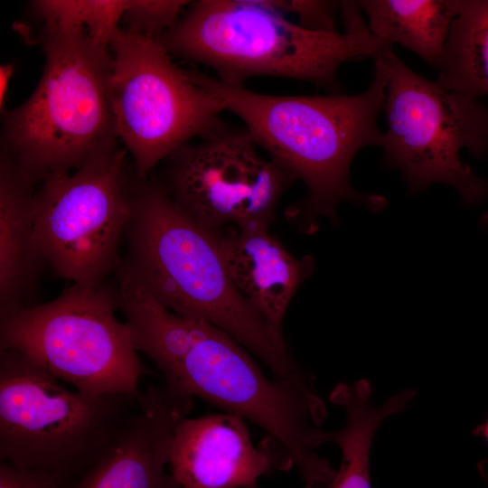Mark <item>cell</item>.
<instances>
[{"instance_id": "cell-14", "label": "cell", "mask_w": 488, "mask_h": 488, "mask_svg": "<svg viewBox=\"0 0 488 488\" xmlns=\"http://www.w3.org/2000/svg\"><path fill=\"white\" fill-rule=\"evenodd\" d=\"M268 229L226 226L212 230L237 289L268 327L284 337L286 313L298 287L314 272V260L309 255H292Z\"/></svg>"}, {"instance_id": "cell-5", "label": "cell", "mask_w": 488, "mask_h": 488, "mask_svg": "<svg viewBox=\"0 0 488 488\" xmlns=\"http://www.w3.org/2000/svg\"><path fill=\"white\" fill-rule=\"evenodd\" d=\"M344 32L306 30L271 0H198L155 39L172 56L212 69L217 78L244 85L253 77L292 79L340 94L346 61L373 57L385 45L370 31L355 3L343 6Z\"/></svg>"}, {"instance_id": "cell-25", "label": "cell", "mask_w": 488, "mask_h": 488, "mask_svg": "<svg viewBox=\"0 0 488 488\" xmlns=\"http://www.w3.org/2000/svg\"><path fill=\"white\" fill-rule=\"evenodd\" d=\"M482 221L483 224L488 225V214L483 215Z\"/></svg>"}, {"instance_id": "cell-20", "label": "cell", "mask_w": 488, "mask_h": 488, "mask_svg": "<svg viewBox=\"0 0 488 488\" xmlns=\"http://www.w3.org/2000/svg\"><path fill=\"white\" fill-rule=\"evenodd\" d=\"M272 5L286 14L293 13L298 17L301 27L323 33L335 31L341 1L329 0H271Z\"/></svg>"}, {"instance_id": "cell-24", "label": "cell", "mask_w": 488, "mask_h": 488, "mask_svg": "<svg viewBox=\"0 0 488 488\" xmlns=\"http://www.w3.org/2000/svg\"><path fill=\"white\" fill-rule=\"evenodd\" d=\"M479 469L483 474V476L486 479L488 483V468L485 466L483 463L479 465Z\"/></svg>"}, {"instance_id": "cell-23", "label": "cell", "mask_w": 488, "mask_h": 488, "mask_svg": "<svg viewBox=\"0 0 488 488\" xmlns=\"http://www.w3.org/2000/svg\"><path fill=\"white\" fill-rule=\"evenodd\" d=\"M477 433L482 435L488 443V418L485 423L480 427Z\"/></svg>"}, {"instance_id": "cell-21", "label": "cell", "mask_w": 488, "mask_h": 488, "mask_svg": "<svg viewBox=\"0 0 488 488\" xmlns=\"http://www.w3.org/2000/svg\"><path fill=\"white\" fill-rule=\"evenodd\" d=\"M60 477L40 469H26L0 463V488H76Z\"/></svg>"}, {"instance_id": "cell-11", "label": "cell", "mask_w": 488, "mask_h": 488, "mask_svg": "<svg viewBox=\"0 0 488 488\" xmlns=\"http://www.w3.org/2000/svg\"><path fill=\"white\" fill-rule=\"evenodd\" d=\"M258 147L245 127L220 119L167 156L157 179L176 205L208 229L269 227L296 179Z\"/></svg>"}, {"instance_id": "cell-10", "label": "cell", "mask_w": 488, "mask_h": 488, "mask_svg": "<svg viewBox=\"0 0 488 488\" xmlns=\"http://www.w3.org/2000/svg\"><path fill=\"white\" fill-rule=\"evenodd\" d=\"M127 157V150L117 147L38 183L33 199L34 243L56 276L97 286L115 272L136 176Z\"/></svg>"}, {"instance_id": "cell-12", "label": "cell", "mask_w": 488, "mask_h": 488, "mask_svg": "<svg viewBox=\"0 0 488 488\" xmlns=\"http://www.w3.org/2000/svg\"><path fill=\"white\" fill-rule=\"evenodd\" d=\"M293 466L280 443L267 435L256 446L245 419L227 412L183 419L169 460L182 488H258L260 477Z\"/></svg>"}, {"instance_id": "cell-8", "label": "cell", "mask_w": 488, "mask_h": 488, "mask_svg": "<svg viewBox=\"0 0 488 488\" xmlns=\"http://www.w3.org/2000/svg\"><path fill=\"white\" fill-rule=\"evenodd\" d=\"M117 310V291L73 284L51 302L1 318L0 350L25 355L82 392L134 393L147 370Z\"/></svg>"}, {"instance_id": "cell-15", "label": "cell", "mask_w": 488, "mask_h": 488, "mask_svg": "<svg viewBox=\"0 0 488 488\" xmlns=\"http://www.w3.org/2000/svg\"><path fill=\"white\" fill-rule=\"evenodd\" d=\"M0 319L32 306L29 299L43 263L33 238L37 183L9 160L0 161Z\"/></svg>"}, {"instance_id": "cell-6", "label": "cell", "mask_w": 488, "mask_h": 488, "mask_svg": "<svg viewBox=\"0 0 488 488\" xmlns=\"http://www.w3.org/2000/svg\"><path fill=\"white\" fill-rule=\"evenodd\" d=\"M139 395L70 389L25 355L0 350V460L78 483L117 442Z\"/></svg>"}, {"instance_id": "cell-22", "label": "cell", "mask_w": 488, "mask_h": 488, "mask_svg": "<svg viewBox=\"0 0 488 488\" xmlns=\"http://www.w3.org/2000/svg\"><path fill=\"white\" fill-rule=\"evenodd\" d=\"M14 71V65L11 62L5 63L0 67V110L4 114L5 109V99L10 79Z\"/></svg>"}, {"instance_id": "cell-7", "label": "cell", "mask_w": 488, "mask_h": 488, "mask_svg": "<svg viewBox=\"0 0 488 488\" xmlns=\"http://www.w3.org/2000/svg\"><path fill=\"white\" fill-rule=\"evenodd\" d=\"M387 76L383 163L399 171L410 193L433 183L455 188L467 205L488 195V183L462 161L488 154V108L441 86L407 66L391 46L373 57Z\"/></svg>"}, {"instance_id": "cell-16", "label": "cell", "mask_w": 488, "mask_h": 488, "mask_svg": "<svg viewBox=\"0 0 488 488\" xmlns=\"http://www.w3.org/2000/svg\"><path fill=\"white\" fill-rule=\"evenodd\" d=\"M371 384L367 379L352 383L339 382L329 395V400L345 412V423L336 431L322 430L319 446L336 444L342 453L340 468L329 488H372L370 475V455L373 437L380 425L406 409L416 395L414 389H402L381 406L371 402Z\"/></svg>"}, {"instance_id": "cell-19", "label": "cell", "mask_w": 488, "mask_h": 488, "mask_svg": "<svg viewBox=\"0 0 488 488\" xmlns=\"http://www.w3.org/2000/svg\"><path fill=\"white\" fill-rule=\"evenodd\" d=\"M190 1L127 0L122 15L124 30L155 38L170 29L180 18Z\"/></svg>"}, {"instance_id": "cell-3", "label": "cell", "mask_w": 488, "mask_h": 488, "mask_svg": "<svg viewBox=\"0 0 488 488\" xmlns=\"http://www.w3.org/2000/svg\"><path fill=\"white\" fill-rule=\"evenodd\" d=\"M123 259L160 305L207 322L256 355L278 379L305 382L310 373L294 359L232 282L212 230L184 212L158 179L136 175Z\"/></svg>"}, {"instance_id": "cell-18", "label": "cell", "mask_w": 488, "mask_h": 488, "mask_svg": "<svg viewBox=\"0 0 488 488\" xmlns=\"http://www.w3.org/2000/svg\"><path fill=\"white\" fill-rule=\"evenodd\" d=\"M437 70L444 88L473 99L488 96V0H462Z\"/></svg>"}, {"instance_id": "cell-9", "label": "cell", "mask_w": 488, "mask_h": 488, "mask_svg": "<svg viewBox=\"0 0 488 488\" xmlns=\"http://www.w3.org/2000/svg\"><path fill=\"white\" fill-rule=\"evenodd\" d=\"M110 99L118 140L142 179L221 118L202 72L178 67L154 38L120 28L110 44Z\"/></svg>"}, {"instance_id": "cell-4", "label": "cell", "mask_w": 488, "mask_h": 488, "mask_svg": "<svg viewBox=\"0 0 488 488\" xmlns=\"http://www.w3.org/2000/svg\"><path fill=\"white\" fill-rule=\"evenodd\" d=\"M202 80L225 110L243 122L258 146L304 183L307 196L296 215L306 232L315 230L321 216L337 222L343 202L363 204L374 212L386 207L384 197L360 192L350 182L356 154L382 145L378 116L384 107L387 76L379 62L374 61L368 89L353 96L266 95L202 72Z\"/></svg>"}, {"instance_id": "cell-17", "label": "cell", "mask_w": 488, "mask_h": 488, "mask_svg": "<svg viewBox=\"0 0 488 488\" xmlns=\"http://www.w3.org/2000/svg\"><path fill=\"white\" fill-rule=\"evenodd\" d=\"M368 27L388 46L400 45L437 69L462 0H361Z\"/></svg>"}, {"instance_id": "cell-2", "label": "cell", "mask_w": 488, "mask_h": 488, "mask_svg": "<svg viewBox=\"0 0 488 488\" xmlns=\"http://www.w3.org/2000/svg\"><path fill=\"white\" fill-rule=\"evenodd\" d=\"M45 64L22 105L3 115L1 156L37 184L117 149L110 43L95 36L73 1L33 2Z\"/></svg>"}, {"instance_id": "cell-13", "label": "cell", "mask_w": 488, "mask_h": 488, "mask_svg": "<svg viewBox=\"0 0 488 488\" xmlns=\"http://www.w3.org/2000/svg\"><path fill=\"white\" fill-rule=\"evenodd\" d=\"M193 398L163 380L140 389L139 404L113 446L76 488H182L169 469L174 432Z\"/></svg>"}, {"instance_id": "cell-1", "label": "cell", "mask_w": 488, "mask_h": 488, "mask_svg": "<svg viewBox=\"0 0 488 488\" xmlns=\"http://www.w3.org/2000/svg\"><path fill=\"white\" fill-rule=\"evenodd\" d=\"M115 275L118 310L133 344L151 360L164 382L265 430L288 452L304 488L330 487L336 471L314 451L326 408L314 385L268 379L230 335L171 312L127 267Z\"/></svg>"}]
</instances>
